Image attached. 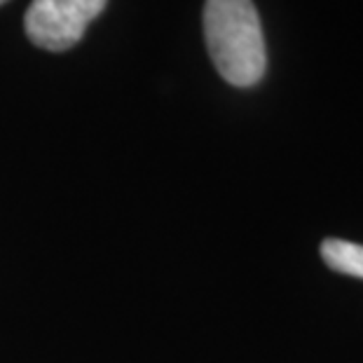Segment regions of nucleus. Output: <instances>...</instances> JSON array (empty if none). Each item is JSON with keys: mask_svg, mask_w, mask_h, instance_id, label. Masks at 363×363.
Returning a JSON list of instances; mask_svg holds the SVG:
<instances>
[{"mask_svg": "<svg viewBox=\"0 0 363 363\" xmlns=\"http://www.w3.org/2000/svg\"><path fill=\"white\" fill-rule=\"evenodd\" d=\"M206 50L220 78L233 87H253L267 71V50L253 0H206Z\"/></svg>", "mask_w": 363, "mask_h": 363, "instance_id": "obj_1", "label": "nucleus"}, {"mask_svg": "<svg viewBox=\"0 0 363 363\" xmlns=\"http://www.w3.org/2000/svg\"><path fill=\"white\" fill-rule=\"evenodd\" d=\"M106 3L108 0H33L24 19L28 40L50 52L71 50L104 12Z\"/></svg>", "mask_w": 363, "mask_h": 363, "instance_id": "obj_2", "label": "nucleus"}, {"mask_svg": "<svg viewBox=\"0 0 363 363\" xmlns=\"http://www.w3.org/2000/svg\"><path fill=\"white\" fill-rule=\"evenodd\" d=\"M321 258L333 272L363 279V244L328 237L321 244Z\"/></svg>", "mask_w": 363, "mask_h": 363, "instance_id": "obj_3", "label": "nucleus"}, {"mask_svg": "<svg viewBox=\"0 0 363 363\" xmlns=\"http://www.w3.org/2000/svg\"><path fill=\"white\" fill-rule=\"evenodd\" d=\"M7 3V0H0V5H5Z\"/></svg>", "mask_w": 363, "mask_h": 363, "instance_id": "obj_4", "label": "nucleus"}]
</instances>
